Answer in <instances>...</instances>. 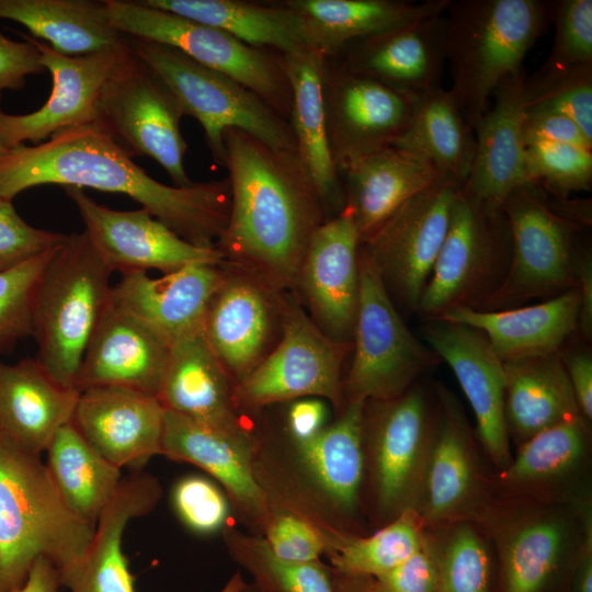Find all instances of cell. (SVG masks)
I'll use <instances>...</instances> for the list:
<instances>
[{
  "label": "cell",
  "instance_id": "cell-28",
  "mask_svg": "<svg viewBox=\"0 0 592 592\" xmlns=\"http://www.w3.org/2000/svg\"><path fill=\"white\" fill-rule=\"evenodd\" d=\"M525 77L522 69L499 83L492 106L475 128V159L462 186L473 196L502 203L513 189L528 182L523 133Z\"/></svg>",
  "mask_w": 592,
  "mask_h": 592
},
{
  "label": "cell",
  "instance_id": "cell-50",
  "mask_svg": "<svg viewBox=\"0 0 592 592\" xmlns=\"http://www.w3.org/2000/svg\"><path fill=\"white\" fill-rule=\"evenodd\" d=\"M172 502L181 521L196 533L212 534L228 525L230 502L224 490L209 479L182 478L173 488Z\"/></svg>",
  "mask_w": 592,
  "mask_h": 592
},
{
  "label": "cell",
  "instance_id": "cell-11",
  "mask_svg": "<svg viewBox=\"0 0 592 592\" xmlns=\"http://www.w3.org/2000/svg\"><path fill=\"white\" fill-rule=\"evenodd\" d=\"M439 422L421 387L400 396L365 401L363 435L379 516L388 523L421 500L426 465Z\"/></svg>",
  "mask_w": 592,
  "mask_h": 592
},
{
  "label": "cell",
  "instance_id": "cell-62",
  "mask_svg": "<svg viewBox=\"0 0 592 592\" xmlns=\"http://www.w3.org/2000/svg\"><path fill=\"white\" fill-rule=\"evenodd\" d=\"M0 98H1V94H0ZM2 111L0 110V161L10 152V150L12 148H10L4 138H3V134H2V126H1V115H2Z\"/></svg>",
  "mask_w": 592,
  "mask_h": 592
},
{
  "label": "cell",
  "instance_id": "cell-16",
  "mask_svg": "<svg viewBox=\"0 0 592 592\" xmlns=\"http://www.w3.org/2000/svg\"><path fill=\"white\" fill-rule=\"evenodd\" d=\"M19 35L37 49L53 83L49 98L38 110L22 115L2 113L7 145L10 148L25 141L37 145L62 129L94 124L98 102L106 82L132 54L127 39L116 48L69 56L24 33Z\"/></svg>",
  "mask_w": 592,
  "mask_h": 592
},
{
  "label": "cell",
  "instance_id": "cell-9",
  "mask_svg": "<svg viewBox=\"0 0 592 592\" xmlns=\"http://www.w3.org/2000/svg\"><path fill=\"white\" fill-rule=\"evenodd\" d=\"M502 206L512 236L510 269L501 287L480 311L515 308L577 287L578 237L588 227L557 213L547 193L533 182L513 189Z\"/></svg>",
  "mask_w": 592,
  "mask_h": 592
},
{
  "label": "cell",
  "instance_id": "cell-58",
  "mask_svg": "<svg viewBox=\"0 0 592 592\" xmlns=\"http://www.w3.org/2000/svg\"><path fill=\"white\" fill-rule=\"evenodd\" d=\"M576 275L580 291V316L579 327L585 339L592 333V259L587 247H579L576 257Z\"/></svg>",
  "mask_w": 592,
  "mask_h": 592
},
{
  "label": "cell",
  "instance_id": "cell-51",
  "mask_svg": "<svg viewBox=\"0 0 592 592\" xmlns=\"http://www.w3.org/2000/svg\"><path fill=\"white\" fill-rule=\"evenodd\" d=\"M260 535L271 551L286 561H319L332 551L329 539L314 525L278 510H266Z\"/></svg>",
  "mask_w": 592,
  "mask_h": 592
},
{
  "label": "cell",
  "instance_id": "cell-29",
  "mask_svg": "<svg viewBox=\"0 0 592 592\" xmlns=\"http://www.w3.org/2000/svg\"><path fill=\"white\" fill-rule=\"evenodd\" d=\"M80 397L58 383L36 358L0 362V433L39 456L70 422Z\"/></svg>",
  "mask_w": 592,
  "mask_h": 592
},
{
  "label": "cell",
  "instance_id": "cell-55",
  "mask_svg": "<svg viewBox=\"0 0 592 592\" xmlns=\"http://www.w3.org/2000/svg\"><path fill=\"white\" fill-rule=\"evenodd\" d=\"M44 71L39 53L31 42L10 39L0 31V94L23 88L27 76Z\"/></svg>",
  "mask_w": 592,
  "mask_h": 592
},
{
  "label": "cell",
  "instance_id": "cell-18",
  "mask_svg": "<svg viewBox=\"0 0 592 592\" xmlns=\"http://www.w3.org/2000/svg\"><path fill=\"white\" fill-rule=\"evenodd\" d=\"M65 192L76 204L92 247L112 272L170 273L192 264L224 262L216 247L184 240L144 208L115 210L96 203L83 189L65 187Z\"/></svg>",
  "mask_w": 592,
  "mask_h": 592
},
{
  "label": "cell",
  "instance_id": "cell-47",
  "mask_svg": "<svg viewBox=\"0 0 592 592\" xmlns=\"http://www.w3.org/2000/svg\"><path fill=\"white\" fill-rule=\"evenodd\" d=\"M491 567L486 542L473 526L459 524L439 545L437 592H489Z\"/></svg>",
  "mask_w": 592,
  "mask_h": 592
},
{
  "label": "cell",
  "instance_id": "cell-54",
  "mask_svg": "<svg viewBox=\"0 0 592 592\" xmlns=\"http://www.w3.org/2000/svg\"><path fill=\"white\" fill-rule=\"evenodd\" d=\"M523 133L525 146L532 143H555L592 150V139L585 136L573 119L559 113H526Z\"/></svg>",
  "mask_w": 592,
  "mask_h": 592
},
{
  "label": "cell",
  "instance_id": "cell-22",
  "mask_svg": "<svg viewBox=\"0 0 592 592\" xmlns=\"http://www.w3.org/2000/svg\"><path fill=\"white\" fill-rule=\"evenodd\" d=\"M340 68L412 98L442 87L446 61L443 15L354 41L328 58Z\"/></svg>",
  "mask_w": 592,
  "mask_h": 592
},
{
  "label": "cell",
  "instance_id": "cell-30",
  "mask_svg": "<svg viewBox=\"0 0 592 592\" xmlns=\"http://www.w3.org/2000/svg\"><path fill=\"white\" fill-rule=\"evenodd\" d=\"M439 422L418 513L423 524L446 522L477 501L480 479L466 417L448 390L436 385Z\"/></svg>",
  "mask_w": 592,
  "mask_h": 592
},
{
  "label": "cell",
  "instance_id": "cell-40",
  "mask_svg": "<svg viewBox=\"0 0 592 592\" xmlns=\"http://www.w3.org/2000/svg\"><path fill=\"white\" fill-rule=\"evenodd\" d=\"M46 452V468L64 502L96 526L121 483V468L100 455L71 421L57 431Z\"/></svg>",
  "mask_w": 592,
  "mask_h": 592
},
{
  "label": "cell",
  "instance_id": "cell-43",
  "mask_svg": "<svg viewBox=\"0 0 592 592\" xmlns=\"http://www.w3.org/2000/svg\"><path fill=\"white\" fill-rule=\"evenodd\" d=\"M224 540L229 556L263 592H335L330 568L321 560L286 561L276 557L261 535L227 525Z\"/></svg>",
  "mask_w": 592,
  "mask_h": 592
},
{
  "label": "cell",
  "instance_id": "cell-52",
  "mask_svg": "<svg viewBox=\"0 0 592 592\" xmlns=\"http://www.w3.org/2000/svg\"><path fill=\"white\" fill-rule=\"evenodd\" d=\"M66 235L29 225L12 201L0 197V272L11 270L59 246Z\"/></svg>",
  "mask_w": 592,
  "mask_h": 592
},
{
  "label": "cell",
  "instance_id": "cell-35",
  "mask_svg": "<svg viewBox=\"0 0 592 592\" xmlns=\"http://www.w3.org/2000/svg\"><path fill=\"white\" fill-rule=\"evenodd\" d=\"M449 0H283L300 19L310 47L326 58L348 44L420 19L442 15Z\"/></svg>",
  "mask_w": 592,
  "mask_h": 592
},
{
  "label": "cell",
  "instance_id": "cell-3",
  "mask_svg": "<svg viewBox=\"0 0 592 592\" xmlns=\"http://www.w3.org/2000/svg\"><path fill=\"white\" fill-rule=\"evenodd\" d=\"M94 532L64 502L39 456L0 433V592L21 587L38 558L67 587Z\"/></svg>",
  "mask_w": 592,
  "mask_h": 592
},
{
  "label": "cell",
  "instance_id": "cell-24",
  "mask_svg": "<svg viewBox=\"0 0 592 592\" xmlns=\"http://www.w3.org/2000/svg\"><path fill=\"white\" fill-rule=\"evenodd\" d=\"M164 411L155 396L94 387L80 392L71 422L106 460L137 469L161 453Z\"/></svg>",
  "mask_w": 592,
  "mask_h": 592
},
{
  "label": "cell",
  "instance_id": "cell-6",
  "mask_svg": "<svg viewBox=\"0 0 592 592\" xmlns=\"http://www.w3.org/2000/svg\"><path fill=\"white\" fill-rule=\"evenodd\" d=\"M126 39L132 53L172 92L183 114L202 125L216 164L224 167L223 137L229 128L243 130L274 149L296 150L289 121L240 82L172 46L129 36Z\"/></svg>",
  "mask_w": 592,
  "mask_h": 592
},
{
  "label": "cell",
  "instance_id": "cell-38",
  "mask_svg": "<svg viewBox=\"0 0 592 592\" xmlns=\"http://www.w3.org/2000/svg\"><path fill=\"white\" fill-rule=\"evenodd\" d=\"M391 146L463 185L473 168L476 135L449 91L440 87L417 98L406 128Z\"/></svg>",
  "mask_w": 592,
  "mask_h": 592
},
{
  "label": "cell",
  "instance_id": "cell-23",
  "mask_svg": "<svg viewBox=\"0 0 592 592\" xmlns=\"http://www.w3.org/2000/svg\"><path fill=\"white\" fill-rule=\"evenodd\" d=\"M224 276L223 263L192 264L160 277L145 271L123 273L111 288L110 304L171 345L202 328L207 306Z\"/></svg>",
  "mask_w": 592,
  "mask_h": 592
},
{
  "label": "cell",
  "instance_id": "cell-32",
  "mask_svg": "<svg viewBox=\"0 0 592 592\" xmlns=\"http://www.w3.org/2000/svg\"><path fill=\"white\" fill-rule=\"evenodd\" d=\"M580 303L577 286L535 305L496 311L455 308L436 320L480 330L499 358L506 362L559 351L578 330Z\"/></svg>",
  "mask_w": 592,
  "mask_h": 592
},
{
  "label": "cell",
  "instance_id": "cell-46",
  "mask_svg": "<svg viewBox=\"0 0 592 592\" xmlns=\"http://www.w3.org/2000/svg\"><path fill=\"white\" fill-rule=\"evenodd\" d=\"M525 173L528 182L557 197L566 198L573 192L590 191L592 150L567 144H527Z\"/></svg>",
  "mask_w": 592,
  "mask_h": 592
},
{
  "label": "cell",
  "instance_id": "cell-63",
  "mask_svg": "<svg viewBox=\"0 0 592 592\" xmlns=\"http://www.w3.org/2000/svg\"><path fill=\"white\" fill-rule=\"evenodd\" d=\"M236 592H263V591L253 582L248 583L247 581L243 580V582L241 583V585Z\"/></svg>",
  "mask_w": 592,
  "mask_h": 592
},
{
  "label": "cell",
  "instance_id": "cell-36",
  "mask_svg": "<svg viewBox=\"0 0 592 592\" xmlns=\"http://www.w3.org/2000/svg\"><path fill=\"white\" fill-rule=\"evenodd\" d=\"M509 433L521 443L538 432L582 415L560 350L503 362Z\"/></svg>",
  "mask_w": 592,
  "mask_h": 592
},
{
  "label": "cell",
  "instance_id": "cell-49",
  "mask_svg": "<svg viewBox=\"0 0 592 592\" xmlns=\"http://www.w3.org/2000/svg\"><path fill=\"white\" fill-rule=\"evenodd\" d=\"M554 43L542 67L592 64V0H553Z\"/></svg>",
  "mask_w": 592,
  "mask_h": 592
},
{
  "label": "cell",
  "instance_id": "cell-44",
  "mask_svg": "<svg viewBox=\"0 0 592 592\" xmlns=\"http://www.w3.org/2000/svg\"><path fill=\"white\" fill-rule=\"evenodd\" d=\"M423 525L415 510H407L371 535H348L328 556L329 567L348 576L377 578L418 549L425 536Z\"/></svg>",
  "mask_w": 592,
  "mask_h": 592
},
{
  "label": "cell",
  "instance_id": "cell-53",
  "mask_svg": "<svg viewBox=\"0 0 592 592\" xmlns=\"http://www.w3.org/2000/svg\"><path fill=\"white\" fill-rule=\"evenodd\" d=\"M439 545L426 535L418 549L376 580L386 592H437Z\"/></svg>",
  "mask_w": 592,
  "mask_h": 592
},
{
  "label": "cell",
  "instance_id": "cell-33",
  "mask_svg": "<svg viewBox=\"0 0 592 592\" xmlns=\"http://www.w3.org/2000/svg\"><path fill=\"white\" fill-rule=\"evenodd\" d=\"M344 207L360 242L398 207L442 177L430 163L389 146L363 156L339 172Z\"/></svg>",
  "mask_w": 592,
  "mask_h": 592
},
{
  "label": "cell",
  "instance_id": "cell-13",
  "mask_svg": "<svg viewBox=\"0 0 592 592\" xmlns=\"http://www.w3.org/2000/svg\"><path fill=\"white\" fill-rule=\"evenodd\" d=\"M132 52V50H130ZM183 111L168 87L133 53L106 82L96 107V124L130 157L156 160L174 186L194 182L184 168Z\"/></svg>",
  "mask_w": 592,
  "mask_h": 592
},
{
  "label": "cell",
  "instance_id": "cell-48",
  "mask_svg": "<svg viewBox=\"0 0 592 592\" xmlns=\"http://www.w3.org/2000/svg\"><path fill=\"white\" fill-rule=\"evenodd\" d=\"M57 247L0 272V352L10 351L20 340L32 337L35 293Z\"/></svg>",
  "mask_w": 592,
  "mask_h": 592
},
{
  "label": "cell",
  "instance_id": "cell-5",
  "mask_svg": "<svg viewBox=\"0 0 592 592\" xmlns=\"http://www.w3.org/2000/svg\"><path fill=\"white\" fill-rule=\"evenodd\" d=\"M111 269L87 234L66 235L35 293V357L61 385L75 387L86 350L109 306Z\"/></svg>",
  "mask_w": 592,
  "mask_h": 592
},
{
  "label": "cell",
  "instance_id": "cell-15",
  "mask_svg": "<svg viewBox=\"0 0 592 592\" xmlns=\"http://www.w3.org/2000/svg\"><path fill=\"white\" fill-rule=\"evenodd\" d=\"M223 265L225 276L207 306L202 331L236 386L280 341L287 292L226 262Z\"/></svg>",
  "mask_w": 592,
  "mask_h": 592
},
{
  "label": "cell",
  "instance_id": "cell-34",
  "mask_svg": "<svg viewBox=\"0 0 592 592\" xmlns=\"http://www.w3.org/2000/svg\"><path fill=\"white\" fill-rule=\"evenodd\" d=\"M291 86L289 123L296 151L331 217L344 207V194L329 149L323 102L326 57L312 47L280 54Z\"/></svg>",
  "mask_w": 592,
  "mask_h": 592
},
{
  "label": "cell",
  "instance_id": "cell-56",
  "mask_svg": "<svg viewBox=\"0 0 592 592\" xmlns=\"http://www.w3.org/2000/svg\"><path fill=\"white\" fill-rule=\"evenodd\" d=\"M327 401L305 397L289 401L286 429L292 443H300L317 435L328 423Z\"/></svg>",
  "mask_w": 592,
  "mask_h": 592
},
{
  "label": "cell",
  "instance_id": "cell-37",
  "mask_svg": "<svg viewBox=\"0 0 592 592\" xmlns=\"http://www.w3.org/2000/svg\"><path fill=\"white\" fill-rule=\"evenodd\" d=\"M146 4L219 29L240 42L278 54L310 47L298 15L281 1L143 0Z\"/></svg>",
  "mask_w": 592,
  "mask_h": 592
},
{
  "label": "cell",
  "instance_id": "cell-20",
  "mask_svg": "<svg viewBox=\"0 0 592 592\" xmlns=\"http://www.w3.org/2000/svg\"><path fill=\"white\" fill-rule=\"evenodd\" d=\"M258 443L251 431H224L164 411L160 455L193 464L209 474L220 485L241 523L260 535L266 505L254 475Z\"/></svg>",
  "mask_w": 592,
  "mask_h": 592
},
{
  "label": "cell",
  "instance_id": "cell-41",
  "mask_svg": "<svg viewBox=\"0 0 592 592\" xmlns=\"http://www.w3.org/2000/svg\"><path fill=\"white\" fill-rule=\"evenodd\" d=\"M568 540L566 524L533 514L506 531L500 549L502 592H543L556 572Z\"/></svg>",
  "mask_w": 592,
  "mask_h": 592
},
{
  "label": "cell",
  "instance_id": "cell-7",
  "mask_svg": "<svg viewBox=\"0 0 592 592\" xmlns=\"http://www.w3.org/2000/svg\"><path fill=\"white\" fill-rule=\"evenodd\" d=\"M511 255V228L502 203L460 187L417 312L431 320L455 308L481 310L503 284Z\"/></svg>",
  "mask_w": 592,
  "mask_h": 592
},
{
  "label": "cell",
  "instance_id": "cell-19",
  "mask_svg": "<svg viewBox=\"0 0 592 592\" xmlns=\"http://www.w3.org/2000/svg\"><path fill=\"white\" fill-rule=\"evenodd\" d=\"M360 237L343 208L315 232L303 260L295 295L329 338L352 343L360 294Z\"/></svg>",
  "mask_w": 592,
  "mask_h": 592
},
{
  "label": "cell",
  "instance_id": "cell-59",
  "mask_svg": "<svg viewBox=\"0 0 592 592\" xmlns=\"http://www.w3.org/2000/svg\"><path fill=\"white\" fill-rule=\"evenodd\" d=\"M61 587L57 568L47 558H38L27 574L25 582L5 592H58Z\"/></svg>",
  "mask_w": 592,
  "mask_h": 592
},
{
  "label": "cell",
  "instance_id": "cell-31",
  "mask_svg": "<svg viewBox=\"0 0 592 592\" xmlns=\"http://www.w3.org/2000/svg\"><path fill=\"white\" fill-rule=\"evenodd\" d=\"M162 496L151 475L134 473L121 483L102 511L88 553L67 588L71 592H135L134 577L122 549L127 523L151 512ZM236 573L220 592H236L242 583Z\"/></svg>",
  "mask_w": 592,
  "mask_h": 592
},
{
  "label": "cell",
  "instance_id": "cell-26",
  "mask_svg": "<svg viewBox=\"0 0 592 592\" xmlns=\"http://www.w3.org/2000/svg\"><path fill=\"white\" fill-rule=\"evenodd\" d=\"M364 406L348 402L317 435L292 443L294 469L337 517L352 516L358 505L366 469Z\"/></svg>",
  "mask_w": 592,
  "mask_h": 592
},
{
  "label": "cell",
  "instance_id": "cell-57",
  "mask_svg": "<svg viewBox=\"0 0 592 592\" xmlns=\"http://www.w3.org/2000/svg\"><path fill=\"white\" fill-rule=\"evenodd\" d=\"M579 410L587 421L592 418V356L583 348L560 349Z\"/></svg>",
  "mask_w": 592,
  "mask_h": 592
},
{
  "label": "cell",
  "instance_id": "cell-17",
  "mask_svg": "<svg viewBox=\"0 0 592 592\" xmlns=\"http://www.w3.org/2000/svg\"><path fill=\"white\" fill-rule=\"evenodd\" d=\"M322 84L327 138L338 173L352 161L391 146L417 100L328 58Z\"/></svg>",
  "mask_w": 592,
  "mask_h": 592
},
{
  "label": "cell",
  "instance_id": "cell-14",
  "mask_svg": "<svg viewBox=\"0 0 592 592\" xmlns=\"http://www.w3.org/2000/svg\"><path fill=\"white\" fill-rule=\"evenodd\" d=\"M463 185L442 175L398 207L360 242L396 307L417 312Z\"/></svg>",
  "mask_w": 592,
  "mask_h": 592
},
{
  "label": "cell",
  "instance_id": "cell-12",
  "mask_svg": "<svg viewBox=\"0 0 592 592\" xmlns=\"http://www.w3.org/2000/svg\"><path fill=\"white\" fill-rule=\"evenodd\" d=\"M352 343L326 335L294 293H286L280 341L261 364L235 386L239 409L317 397L340 412L346 406L342 365Z\"/></svg>",
  "mask_w": 592,
  "mask_h": 592
},
{
  "label": "cell",
  "instance_id": "cell-4",
  "mask_svg": "<svg viewBox=\"0 0 592 592\" xmlns=\"http://www.w3.org/2000/svg\"><path fill=\"white\" fill-rule=\"evenodd\" d=\"M549 1L449 0L446 20L448 90L474 128L499 83L520 72L523 59L547 31Z\"/></svg>",
  "mask_w": 592,
  "mask_h": 592
},
{
  "label": "cell",
  "instance_id": "cell-1",
  "mask_svg": "<svg viewBox=\"0 0 592 592\" xmlns=\"http://www.w3.org/2000/svg\"><path fill=\"white\" fill-rule=\"evenodd\" d=\"M223 141L231 205L216 248L224 262L295 294L310 240L330 218L323 200L296 150L236 128Z\"/></svg>",
  "mask_w": 592,
  "mask_h": 592
},
{
  "label": "cell",
  "instance_id": "cell-61",
  "mask_svg": "<svg viewBox=\"0 0 592 592\" xmlns=\"http://www.w3.org/2000/svg\"><path fill=\"white\" fill-rule=\"evenodd\" d=\"M330 573L335 592H386L374 577L348 576L331 568Z\"/></svg>",
  "mask_w": 592,
  "mask_h": 592
},
{
  "label": "cell",
  "instance_id": "cell-42",
  "mask_svg": "<svg viewBox=\"0 0 592 592\" xmlns=\"http://www.w3.org/2000/svg\"><path fill=\"white\" fill-rule=\"evenodd\" d=\"M588 446V425L576 415L538 432L521 443L519 452L502 469V480L516 488L550 485L573 473Z\"/></svg>",
  "mask_w": 592,
  "mask_h": 592
},
{
  "label": "cell",
  "instance_id": "cell-39",
  "mask_svg": "<svg viewBox=\"0 0 592 592\" xmlns=\"http://www.w3.org/2000/svg\"><path fill=\"white\" fill-rule=\"evenodd\" d=\"M0 19L24 25L69 56L116 48L126 42L111 25L104 0H0Z\"/></svg>",
  "mask_w": 592,
  "mask_h": 592
},
{
  "label": "cell",
  "instance_id": "cell-25",
  "mask_svg": "<svg viewBox=\"0 0 592 592\" xmlns=\"http://www.w3.org/2000/svg\"><path fill=\"white\" fill-rule=\"evenodd\" d=\"M170 345L110 303L86 350L75 388L121 387L158 398Z\"/></svg>",
  "mask_w": 592,
  "mask_h": 592
},
{
  "label": "cell",
  "instance_id": "cell-60",
  "mask_svg": "<svg viewBox=\"0 0 592 592\" xmlns=\"http://www.w3.org/2000/svg\"><path fill=\"white\" fill-rule=\"evenodd\" d=\"M572 592H592V521L587 512L583 521V537L579 551Z\"/></svg>",
  "mask_w": 592,
  "mask_h": 592
},
{
  "label": "cell",
  "instance_id": "cell-21",
  "mask_svg": "<svg viewBox=\"0 0 592 592\" xmlns=\"http://www.w3.org/2000/svg\"><path fill=\"white\" fill-rule=\"evenodd\" d=\"M424 340L453 371L476 418L480 442L504 469L511 460L505 419L503 362L480 330L456 322L428 320Z\"/></svg>",
  "mask_w": 592,
  "mask_h": 592
},
{
  "label": "cell",
  "instance_id": "cell-45",
  "mask_svg": "<svg viewBox=\"0 0 592 592\" xmlns=\"http://www.w3.org/2000/svg\"><path fill=\"white\" fill-rule=\"evenodd\" d=\"M524 99L526 113L566 115L592 139V64L540 67L525 77Z\"/></svg>",
  "mask_w": 592,
  "mask_h": 592
},
{
  "label": "cell",
  "instance_id": "cell-10",
  "mask_svg": "<svg viewBox=\"0 0 592 592\" xmlns=\"http://www.w3.org/2000/svg\"><path fill=\"white\" fill-rule=\"evenodd\" d=\"M358 269L353 357L343 378L346 403L400 396L421 374L441 361L409 330L376 266L360 249Z\"/></svg>",
  "mask_w": 592,
  "mask_h": 592
},
{
  "label": "cell",
  "instance_id": "cell-8",
  "mask_svg": "<svg viewBox=\"0 0 592 592\" xmlns=\"http://www.w3.org/2000/svg\"><path fill=\"white\" fill-rule=\"evenodd\" d=\"M109 21L119 33L172 46L258 94L289 121L292 93L281 55L249 46L230 34L146 4L143 0H104Z\"/></svg>",
  "mask_w": 592,
  "mask_h": 592
},
{
  "label": "cell",
  "instance_id": "cell-2",
  "mask_svg": "<svg viewBox=\"0 0 592 592\" xmlns=\"http://www.w3.org/2000/svg\"><path fill=\"white\" fill-rule=\"evenodd\" d=\"M43 184L127 195L184 240L215 248L230 212L228 179L178 187L138 167L96 124L62 129L46 141L20 145L0 161V197Z\"/></svg>",
  "mask_w": 592,
  "mask_h": 592
},
{
  "label": "cell",
  "instance_id": "cell-27",
  "mask_svg": "<svg viewBox=\"0 0 592 592\" xmlns=\"http://www.w3.org/2000/svg\"><path fill=\"white\" fill-rule=\"evenodd\" d=\"M158 399L164 409L204 424L229 432L250 431L239 415L235 384L202 328L170 345Z\"/></svg>",
  "mask_w": 592,
  "mask_h": 592
}]
</instances>
